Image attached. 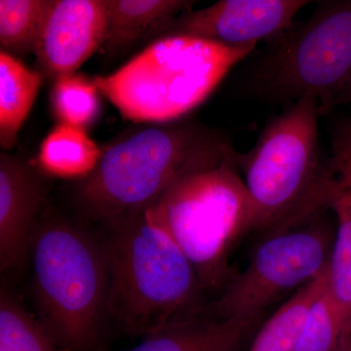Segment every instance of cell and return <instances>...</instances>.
Here are the masks:
<instances>
[{"mask_svg":"<svg viewBox=\"0 0 351 351\" xmlns=\"http://www.w3.org/2000/svg\"><path fill=\"white\" fill-rule=\"evenodd\" d=\"M335 193L351 189V119L339 122L332 136V157L328 160Z\"/></svg>","mask_w":351,"mask_h":351,"instance_id":"cell-22","label":"cell"},{"mask_svg":"<svg viewBox=\"0 0 351 351\" xmlns=\"http://www.w3.org/2000/svg\"><path fill=\"white\" fill-rule=\"evenodd\" d=\"M107 0H54L36 48V61L51 77L73 75L105 41Z\"/></svg>","mask_w":351,"mask_h":351,"instance_id":"cell-10","label":"cell"},{"mask_svg":"<svg viewBox=\"0 0 351 351\" xmlns=\"http://www.w3.org/2000/svg\"><path fill=\"white\" fill-rule=\"evenodd\" d=\"M253 326L207 313L149 335L129 351H234Z\"/></svg>","mask_w":351,"mask_h":351,"instance_id":"cell-12","label":"cell"},{"mask_svg":"<svg viewBox=\"0 0 351 351\" xmlns=\"http://www.w3.org/2000/svg\"><path fill=\"white\" fill-rule=\"evenodd\" d=\"M324 210L265 233L248 265L230 277L218 299L210 302L208 313L255 324L261 314L284 295L325 276L336 230Z\"/></svg>","mask_w":351,"mask_h":351,"instance_id":"cell-7","label":"cell"},{"mask_svg":"<svg viewBox=\"0 0 351 351\" xmlns=\"http://www.w3.org/2000/svg\"><path fill=\"white\" fill-rule=\"evenodd\" d=\"M320 113L315 99L293 101L253 149L235 152L250 201V230L274 232L329 208L335 182L321 159Z\"/></svg>","mask_w":351,"mask_h":351,"instance_id":"cell-4","label":"cell"},{"mask_svg":"<svg viewBox=\"0 0 351 351\" xmlns=\"http://www.w3.org/2000/svg\"><path fill=\"white\" fill-rule=\"evenodd\" d=\"M329 208L336 217L337 226L327 289L341 322V351H351V189L335 193Z\"/></svg>","mask_w":351,"mask_h":351,"instance_id":"cell-14","label":"cell"},{"mask_svg":"<svg viewBox=\"0 0 351 351\" xmlns=\"http://www.w3.org/2000/svg\"><path fill=\"white\" fill-rule=\"evenodd\" d=\"M254 48L167 36L149 44L114 73L96 76L93 82L127 119L169 121L202 103Z\"/></svg>","mask_w":351,"mask_h":351,"instance_id":"cell-5","label":"cell"},{"mask_svg":"<svg viewBox=\"0 0 351 351\" xmlns=\"http://www.w3.org/2000/svg\"><path fill=\"white\" fill-rule=\"evenodd\" d=\"M308 3L304 0H221L180 14L149 43L167 36H189L228 47H250L285 34L295 15Z\"/></svg>","mask_w":351,"mask_h":351,"instance_id":"cell-9","label":"cell"},{"mask_svg":"<svg viewBox=\"0 0 351 351\" xmlns=\"http://www.w3.org/2000/svg\"><path fill=\"white\" fill-rule=\"evenodd\" d=\"M41 75L12 55L0 52V145L11 149L31 112Z\"/></svg>","mask_w":351,"mask_h":351,"instance_id":"cell-15","label":"cell"},{"mask_svg":"<svg viewBox=\"0 0 351 351\" xmlns=\"http://www.w3.org/2000/svg\"><path fill=\"white\" fill-rule=\"evenodd\" d=\"M218 138L195 124L138 131L101 154L78 186V204L103 223L145 209Z\"/></svg>","mask_w":351,"mask_h":351,"instance_id":"cell-6","label":"cell"},{"mask_svg":"<svg viewBox=\"0 0 351 351\" xmlns=\"http://www.w3.org/2000/svg\"><path fill=\"white\" fill-rule=\"evenodd\" d=\"M235 152L219 138L147 207L188 257L205 293L225 287L232 247L250 232V201Z\"/></svg>","mask_w":351,"mask_h":351,"instance_id":"cell-3","label":"cell"},{"mask_svg":"<svg viewBox=\"0 0 351 351\" xmlns=\"http://www.w3.org/2000/svg\"><path fill=\"white\" fill-rule=\"evenodd\" d=\"M98 89L83 75L57 78L53 87V108L62 123L80 127L89 125L99 112Z\"/></svg>","mask_w":351,"mask_h":351,"instance_id":"cell-20","label":"cell"},{"mask_svg":"<svg viewBox=\"0 0 351 351\" xmlns=\"http://www.w3.org/2000/svg\"><path fill=\"white\" fill-rule=\"evenodd\" d=\"M54 0H0V45L13 57L36 53Z\"/></svg>","mask_w":351,"mask_h":351,"instance_id":"cell-18","label":"cell"},{"mask_svg":"<svg viewBox=\"0 0 351 351\" xmlns=\"http://www.w3.org/2000/svg\"><path fill=\"white\" fill-rule=\"evenodd\" d=\"M99 237L110 276V322L147 337L208 313L195 267L147 208L105 223Z\"/></svg>","mask_w":351,"mask_h":351,"instance_id":"cell-1","label":"cell"},{"mask_svg":"<svg viewBox=\"0 0 351 351\" xmlns=\"http://www.w3.org/2000/svg\"><path fill=\"white\" fill-rule=\"evenodd\" d=\"M0 351H62L6 283L0 289Z\"/></svg>","mask_w":351,"mask_h":351,"instance_id":"cell-19","label":"cell"},{"mask_svg":"<svg viewBox=\"0 0 351 351\" xmlns=\"http://www.w3.org/2000/svg\"><path fill=\"white\" fill-rule=\"evenodd\" d=\"M46 186L34 168L6 152L0 154V267L22 274L29 261L32 233L41 216Z\"/></svg>","mask_w":351,"mask_h":351,"instance_id":"cell-11","label":"cell"},{"mask_svg":"<svg viewBox=\"0 0 351 351\" xmlns=\"http://www.w3.org/2000/svg\"><path fill=\"white\" fill-rule=\"evenodd\" d=\"M348 103H351V76L348 82L346 83L345 86L343 87V89L339 91L338 96L335 99L334 103H332V108Z\"/></svg>","mask_w":351,"mask_h":351,"instance_id":"cell-23","label":"cell"},{"mask_svg":"<svg viewBox=\"0 0 351 351\" xmlns=\"http://www.w3.org/2000/svg\"><path fill=\"white\" fill-rule=\"evenodd\" d=\"M350 76L351 0L323 2L302 27L279 38L256 85L272 98L315 99L324 113Z\"/></svg>","mask_w":351,"mask_h":351,"instance_id":"cell-8","label":"cell"},{"mask_svg":"<svg viewBox=\"0 0 351 351\" xmlns=\"http://www.w3.org/2000/svg\"><path fill=\"white\" fill-rule=\"evenodd\" d=\"M108 27L101 49L108 54L149 41L161 27L189 10L186 0H107Z\"/></svg>","mask_w":351,"mask_h":351,"instance_id":"cell-13","label":"cell"},{"mask_svg":"<svg viewBox=\"0 0 351 351\" xmlns=\"http://www.w3.org/2000/svg\"><path fill=\"white\" fill-rule=\"evenodd\" d=\"M38 318L62 351H99L110 322V276L99 233L43 214L29 247Z\"/></svg>","mask_w":351,"mask_h":351,"instance_id":"cell-2","label":"cell"},{"mask_svg":"<svg viewBox=\"0 0 351 351\" xmlns=\"http://www.w3.org/2000/svg\"><path fill=\"white\" fill-rule=\"evenodd\" d=\"M341 322L326 279L309 311L294 351H341Z\"/></svg>","mask_w":351,"mask_h":351,"instance_id":"cell-21","label":"cell"},{"mask_svg":"<svg viewBox=\"0 0 351 351\" xmlns=\"http://www.w3.org/2000/svg\"><path fill=\"white\" fill-rule=\"evenodd\" d=\"M101 154L83 128L62 123L43 141L38 159L43 169L56 177H88Z\"/></svg>","mask_w":351,"mask_h":351,"instance_id":"cell-16","label":"cell"},{"mask_svg":"<svg viewBox=\"0 0 351 351\" xmlns=\"http://www.w3.org/2000/svg\"><path fill=\"white\" fill-rule=\"evenodd\" d=\"M326 279L327 274L295 291L258 330L249 351H294Z\"/></svg>","mask_w":351,"mask_h":351,"instance_id":"cell-17","label":"cell"}]
</instances>
